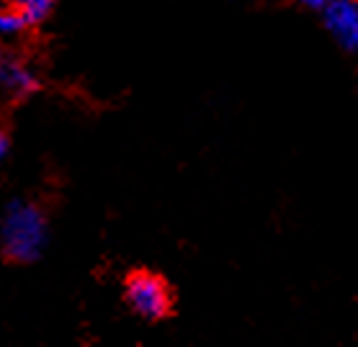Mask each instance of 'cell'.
<instances>
[{
	"instance_id": "obj_6",
	"label": "cell",
	"mask_w": 358,
	"mask_h": 347,
	"mask_svg": "<svg viewBox=\"0 0 358 347\" xmlns=\"http://www.w3.org/2000/svg\"><path fill=\"white\" fill-rule=\"evenodd\" d=\"M26 26L29 21L16 8H0V36H16Z\"/></svg>"
},
{
	"instance_id": "obj_5",
	"label": "cell",
	"mask_w": 358,
	"mask_h": 347,
	"mask_svg": "<svg viewBox=\"0 0 358 347\" xmlns=\"http://www.w3.org/2000/svg\"><path fill=\"white\" fill-rule=\"evenodd\" d=\"M13 8L31 24H39L49 16V10L55 8V0H13Z\"/></svg>"
},
{
	"instance_id": "obj_1",
	"label": "cell",
	"mask_w": 358,
	"mask_h": 347,
	"mask_svg": "<svg viewBox=\"0 0 358 347\" xmlns=\"http://www.w3.org/2000/svg\"><path fill=\"white\" fill-rule=\"evenodd\" d=\"M47 244V216L39 206L13 201L3 214L0 247L13 263H34Z\"/></svg>"
},
{
	"instance_id": "obj_2",
	"label": "cell",
	"mask_w": 358,
	"mask_h": 347,
	"mask_svg": "<svg viewBox=\"0 0 358 347\" xmlns=\"http://www.w3.org/2000/svg\"><path fill=\"white\" fill-rule=\"evenodd\" d=\"M124 296L139 316H145L150 322H160L171 314L173 296L165 281L155 273H134L127 278Z\"/></svg>"
},
{
	"instance_id": "obj_4",
	"label": "cell",
	"mask_w": 358,
	"mask_h": 347,
	"mask_svg": "<svg viewBox=\"0 0 358 347\" xmlns=\"http://www.w3.org/2000/svg\"><path fill=\"white\" fill-rule=\"evenodd\" d=\"M0 88L13 98H26V96H31V93H36L39 80H36V75L29 70L26 62H21L18 57L3 52V54H0Z\"/></svg>"
},
{
	"instance_id": "obj_8",
	"label": "cell",
	"mask_w": 358,
	"mask_h": 347,
	"mask_svg": "<svg viewBox=\"0 0 358 347\" xmlns=\"http://www.w3.org/2000/svg\"><path fill=\"white\" fill-rule=\"evenodd\" d=\"M301 3H304L307 8L322 10V8H325V6H327V3H330V0H301Z\"/></svg>"
},
{
	"instance_id": "obj_7",
	"label": "cell",
	"mask_w": 358,
	"mask_h": 347,
	"mask_svg": "<svg viewBox=\"0 0 358 347\" xmlns=\"http://www.w3.org/2000/svg\"><path fill=\"white\" fill-rule=\"evenodd\" d=\"M8 149H10V139H8V134L6 131H0V160L8 154Z\"/></svg>"
},
{
	"instance_id": "obj_3",
	"label": "cell",
	"mask_w": 358,
	"mask_h": 347,
	"mask_svg": "<svg viewBox=\"0 0 358 347\" xmlns=\"http://www.w3.org/2000/svg\"><path fill=\"white\" fill-rule=\"evenodd\" d=\"M325 26L343 49H358V3L356 0H330L325 8Z\"/></svg>"
}]
</instances>
